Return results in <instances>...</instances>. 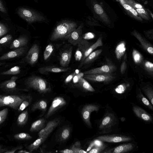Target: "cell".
Listing matches in <instances>:
<instances>
[{
  "label": "cell",
  "mask_w": 153,
  "mask_h": 153,
  "mask_svg": "<svg viewBox=\"0 0 153 153\" xmlns=\"http://www.w3.org/2000/svg\"><path fill=\"white\" fill-rule=\"evenodd\" d=\"M77 27V23L73 20L69 19L62 20L55 26L50 39L52 41H54L65 38Z\"/></svg>",
  "instance_id": "1"
},
{
  "label": "cell",
  "mask_w": 153,
  "mask_h": 153,
  "mask_svg": "<svg viewBox=\"0 0 153 153\" xmlns=\"http://www.w3.org/2000/svg\"><path fill=\"white\" fill-rule=\"evenodd\" d=\"M18 14L28 24L44 22L47 20L46 17L37 10L26 7L19 8L17 10Z\"/></svg>",
  "instance_id": "2"
},
{
  "label": "cell",
  "mask_w": 153,
  "mask_h": 153,
  "mask_svg": "<svg viewBox=\"0 0 153 153\" xmlns=\"http://www.w3.org/2000/svg\"><path fill=\"white\" fill-rule=\"evenodd\" d=\"M26 84L29 88L35 90L40 93H47L51 91L46 80L39 76H33L30 77L27 80Z\"/></svg>",
  "instance_id": "3"
},
{
  "label": "cell",
  "mask_w": 153,
  "mask_h": 153,
  "mask_svg": "<svg viewBox=\"0 0 153 153\" xmlns=\"http://www.w3.org/2000/svg\"><path fill=\"white\" fill-rule=\"evenodd\" d=\"M26 97L17 95H4L0 94V108L8 106L14 110H17Z\"/></svg>",
  "instance_id": "4"
},
{
  "label": "cell",
  "mask_w": 153,
  "mask_h": 153,
  "mask_svg": "<svg viewBox=\"0 0 153 153\" xmlns=\"http://www.w3.org/2000/svg\"><path fill=\"white\" fill-rule=\"evenodd\" d=\"M115 117L113 114L107 113L104 116L99 125V129L102 133L111 132L112 127L116 122Z\"/></svg>",
  "instance_id": "5"
},
{
  "label": "cell",
  "mask_w": 153,
  "mask_h": 153,
  "mask_svg": "<svg viewBox=\"0 0 153 153\" xmlns=\"http://www.w3.org/2000/svg\"><path fill=\"white\" fill-rule=\"evenodd\" d=\"M84 24L82 23L71 33L66 36L65 38L67 39L68 42L74 45H76L83 39L82 29Z\"/></svg>",
  "instance_id": "6"
},
{
  "label": "cell",
  "mask_w": 153,
  "mask_h": 153,
  "mask_svg": "<svg viewBox=\"0 0 153 153\" xmlns=\"http://www.w3.org/2000/svg\"><path fill=\"white\" fill-rule=\"evenodd\" d=\"M99 106L97 105L89 104L85 105L83 108L81 114L82 119L86 124L90 127H91L90 120V115L94 111L97 112L99 110Z\"/></svg>",
  "instance_id": "7"
},
{
  "label": "cell",
  "mask_w": 153,
  "mask_h": 153,
  "mask_svg": "<svg viewBox=\"0 0 153 153\" xmlns=\"http://www.w3.org/2000/svg\"><path fill=\"white\" fill-rule=\"evenodd\" d=\"M83 77L90 81L105 82H110L115 78L111 74H85Z\"/></svg>",
  "instance_id": "8"
},
{
  "label": "cell",
  "mask_w": 153,
  "mask_h": 153,
  "mask_svg": "<svg viewBox=\"0 0 153 153\" xmlns=\"http://www.w3.org/2000/svg\"><path fill=\"white\" fill-rule=\"evenodd\" d=\"M116 69V66L112 65H105L102 66L92 69L83 72L84 74H111Z\"/></svg>",
  "instance_id": "9"
},
{
  "label": "cell",
  "mask_w": 153,
  "mask_h": 153,
  "mask_svg": "<svg viewBox=\"0 0 153 153\" xmlns=\"http://www.w3.org/2000/svg\"><path fill=\"white\" fill-rule=\"evenodd\" d=\"M97 139L102 142L109 143H118L128 141L131 140V138L125 136L117 135H106L99 136Z\"/></svg>",
  "instance_id": "10"
},
{
  "label": "cell",
  "mask_w": 153,
  "mask_h": 153,
  "mask_svg": "<svg viewBox=\"0 0 153 153\" xmlns=\"http://www.w3.org/2000/svg\"><path fill=\"white\" fill-rule=\"evenodd\" d=\"M133 7L142 19L146 20L150 19V16L146 9L141 4L134 0H124Z\"/></svg>",
  "instance_id": "11"
},
{
  "label": "cell",
  "mask_w": 153,
  "mask_h": 153,
  "mask_svg": "<svg viewBox=\"0 0 153 153\" xmlns=\"http://www.w3.org/2000/svg\"><path fill=\"white\" fill-rule=\"evenodd\" d=\"M86 40L83 39L77 44V48L75 52L74 57L76 61L82 60L85 51L91 45Z\"/></svg>",
  "instance_id": "12"
},
{
  "label": "cell",
  "mask_w": 153,
  "mask_h": 153,
  "mask_svg": "<svg viewBox=\"0 0 153 153\" xmlns=\"http://www.w3.org/2000/svg\"><path fill=\"white\" fill-rule=\"evenodd\" d=\"M132 35L135 37L140 42L143 48L149 54L152 55L153 48L152 45L137 31L134 30L131 32Z\"/></svg>",
  "instance_id": "13"
},
{
  "label": "cell",
  "mask_w": 153,
  "mask_h": 153,
  "mask_svg": "<svg viewBox=\"0 0 153 153\" xmlns=\"http://www.w3.org/2000/svg\"><path fill=\"white\" fill-rule=\"evenodd\" d=\"M66 104V101L62 97H58L55 98L46 114V117L48 118L51 115L57 110L64 106Z\"/></svg>",
  "instance_id": "14"
},
{
  "label": "cell",
  "mask_w": 153,
  "mask_h": 153,
  "mask_svg": "<svg viewBox=\"0 0 153 153\" xmlns=\"http://www.w3.org/2000/svg\"><path fill=\"white\" fill-rule=\"evenodd\" d=\"M39 55L38 45L35 44L32 45L28 51L26 56V60L28 63L33 65L37 61Z\"/></svg>",
  "instance_id": "15"
},
{
  "label": "cell",
  "mask_w": 153,
  "mask_h": 153,
  "mask_svg": "<svg viewBox=\"0 0 153 153\" xmlns=\"http://www.w3.org/2000/svg\"><path fill=\"white\" fill-rule=\"evenodd\" d=\"M59 122L58 119H54L49 121L46 126L40 130L38 133L39 137H48Z\"/></svg>",
  "instance_id": "16"
},
{
  "label": "cell",
  "mask_w": 153,
  "mask_h": 153,
  "mask_svg": "<svg viewBox=\"0 0 153 153\" xmlns=\"http://www.w3.org/2000/svg\"><path fill=\"white\" fill-rule=\"evenodd\" d=\"M124 8L127 13L131 17L140 21H143L142 19L139 15L136 10L124 0H116Z\"/></svg>",
  "instance_id": "17"
},
{
  "label": "cell",
  "mask_w": 153,
  "mask_h": 153,
  "mask_svg": "<svg viewBox=\"0 0 153 153\" xmlns=\"http://www.w3.org/2000/svg\"><path fill=\"white\" fill-rule=\"evenodd\" d=\"M133 111L135 115L140 119L146 122H151L152 121V116L141 108L134 105Z\"/></svg>",
  "instance_id": "18"
},
{
  "label": "cell",
  "mask_w": 153,
  "mask_h": 153,
  "mask_svg": "<svg viewBox=\"0 0 153 153\" xmlns=\"http://www.w3.org/2000/svg\"><path fill=\"white\" fill-rule=\"evenodd\" d=\"M92 7L94 12L104 23L107 24H110V21L109 17L101 5L97 3H93Z\"/></svg>",
  "instance_id": "19"
},
{
  "label": "cell",
  "mask_w": 153,
  "mask_h": 153,
  "mask_svg": "<svg viewBox=\"0 0 153 153\" xmlns=\"http://www.w3.org/2000/svg\"><path fill=\"white\" fill-rule=\"evenodd\" d=\"M72 48L64 51L60 55L59 62L60 65L63 67H66L68 65L71 60Z\"/></svg>",
  "instance_id": "20"
},
{
  "label": "cell",
  "mask_w": 153,
  "mask_h": 153,
  "mask_svg": "<svg viewBox=\"0 0 153 153\" xmlns=\"http://www.w3.org/2000/svg\"><path fill=\"white\" fill-rule=\"evenodd\" d=\"M24 51V48L23 47L16 49L1 56L0 57V60L8 59L19 56L23 54Z\"/></svg>",
  "instance_id": "21"
},
{
  "label": "cell",
  "mask_w": 153,
  "mask_h": 153,
  "mask_svg": "<svg viewBox=\"0 0 153 153\" xmlns=\"http://www.w3.org/2000/svg\"><path fill=\"white\" fill-rule=\"evenodd\" d=\"M103 45L102 36L100 35L97 41L93 44L91 45L85 51L81 62L95 49L97 47Z\"/></svg>",
  "instance_id": "22"
},
{
  "label": "cell",
  "mask_w": 153,
  "mask_h": 153,
  "mask_svg": "<svg viewBox=\"0 0 153 153\" xmlns=\"http://www.w3.org/2000/svg\"><path fill=\"white\" fill-rule=\"evenodd\" d=\"M70 69V68H64L54 67H45L40 68L39 71L41 74H45L48 72L55 73L67 71Z\"/></svg>",
  "instance_id": "23"
},
{
  "label": "cell",
  "mask_w": 153,
  "mask_h": 153,
  "mask_svg": "<svg viewBox=\"0 0 153 153\" xmlns=\"http://www.w3.org/2000/svg\"><path fill=\"white\" fill-rule=\"evenodd\" d=\"M126 50V43L125 41H121L118 44L115 50L116 56L117 59H121L125 54Z\"/></svg>",
  "instance_id": "24"
},
{
  "label": "cell",
  "mask_w": 153,
  "mask_h": 153,
  "mask_svg": "<svg viewBox=\"0 0 153 153\" xmlns=\"http://www.w3.org/2000/svg\"><path fill=\"white\" fill-rule=\"evenodd\" d=\"M28 42V39L26 37L21 36L12 42L10 48L13 49L22 47L26 45Z\"/></svg>",
  "instance_id": "25"
},
{
  "label": "cell",
  "mask_w": 153,
  "mask_h": 153,
  "mask_svg": "<svg viewBox=\"0 0 153 153\" xmlns=\"http://www.w3.org/2000/svg\"><path fill=\"white\" fill-rule=\"evenodd\" d=\"M136 97L139 102L144 105L152 110L153 107L150 101L143 95L140 90H139L136 94Z\"/></svg>",
  "instance_id": "26"
},
{
  "label": "cell",
  "mask_w": 153,
  "mask_h": 153,
  "mask_svg": "<svg viewBox=\"0 0 153 153\" xmlns=\"http://www.w3.org/2000/svg\"><path fill=\"white\" fill-rule=\"evenodd\" d=\"M133 146L131 143L124 144L115 147L112 152L113 153H123L132 150Z\"/></svg>",
  "instance_id": "27"
},
{
  "label": "cell",
  "mask_w": 153,
  "mask_h": 153,
  "mask_svg": "<svg viewBox=\"0 0 153 153\" xmlns=\"http://www.w3.org/2000/svg\"><path fill=\"white\" fill-rule=\"evenodd\" d=\"M48 137L44 136L39 138L33 143L27 147V149L31 152L38 149L45 141Z\"/></svg>",
  "instance_id": "28"
},
{
  "label": "cell",
  "mask_w": 153,
  "mask_h": 153,
  "mask_svg": "<svg viewBox=\"0 0 153 153\" xmlns=\"http://www.w3.org/2000/svg\"><path fill=\"white\" fill-rule=\"evenodd\" d=\"M102 50L101 49L93 51L89 54L81 62L80 67H81L83 65L92 62L93 60L96 58L102 52Z\"/></svg>",
  "instance_id": "29"
},
{
  "label": "cell",
  "mask_w": 153,
  "mask_h": 153,
  "mask_svg": "<svg viewBox=\"0 0 153 153\" xmlns=\"http://www.w3.org/2000/svg\"><path fill=\"white\" fill-rule=\"evenodd\" d=\"M45 120L44 119H39L33 122L31 125L30 131L34 132L40 130L43 128Z\"/></svg>",
  "instance_id": "30"
},
{
  "label": "cell",
  "mask_w": 153,
  "mask_h": 153,
  "mask_svg": "<svg viewBox=\"0 0 153 153\" xmlns=\"http://www.w3.org/2000/svg\"><path fill=\"white\" fill-rule=\"evenodd\" d=\"M77 83L79 86L85 91L91 92L95 91L91 85L83 77L81 78Z\"/></svg>",
  "instance_id": "31"
},
{
  "label": "cell",
  "mask_w": 153,
  "mask_h": 153,
  "mask_svg": "<svg viewBox=\"0 0 153 153\" xmlns=\"http://www.w3.org/2000/svg\"><path fill=\"white\" fill-rule=\"evenodd\" d=\"M47 106V104L44 100L38 101L35 102L32 106L31 110L34 111L37 109H39L43 111L46 110Z\"/></svg>",
  "instance_id": "32"
},
{
  "label": "cell",
  "mask_w": 153,
  "mask_h": 153,
  "mask_svg": "<svg viewBox=\"0 0 153 153\" xmlns=\"http://www.w3.org/2000/svg\"><path fill=\"white\" fill-rule=\"evenodd\" d=\"M28 112L27 110L22 112L18 116L17 120V124L19 126L25 125L28 120Z\"/></svg>",
  "instance_id": "33"
},
{
  "label": "cell",
  "mask_w": 153,
  "mask_h": 153,
  "mask_svg": "<svg viewBox=\"0 0 153 153\" xmlns=\"http://www.w3.org/2000/svg\"><path fill=\"white\" fill-rule=\"evenodd\" d=\"M17 78V77L16 76L12 77L10 79L2 84L1 87L9 89L14 90L16 86V81Z\"/></svg>",
  "instance_id": "34"
},
{
  "label": "cell",
  "mask_w": 153,
  "mask_h": 153,
  "mask_svg": "<svg viewBox=\"0 0 153 153\" xmlns=\"http://www.w3.org/2000/svg\"><path fill=\"white\" fill-rule=\"evenodd\" d=\"M132 56L134 63L137 64L141 63L143 60V57L142 54L137 50L134 49L132 51Z\"/></svg>",
  "instance_id": "35"
},
{
  "label": "cell",
  "mask_w": 153,
  "mask_h": 153,
  "mask_svg": "<svg viewBox=\"0 0 153 153\" xmlns=\"http://www.w3.org/2000/svg\"><path fill=\"white\" fill-rule=\"evenodd\" d=\"M142 90L147 97L152 105H153V90L150 86H147L143 87Z\"/></svg>",
  "instance_id": "36"
},
{
  "label": "cell",
  "mask_w": 153,
  "mask_h": 153,
  "mask_svg": "<svg viewBox=\"0 0 153 153\" xmlns=\"http://www.w3.org/2000/svg\"><path fill=\"white\" fill-rule=\"evenodd\" d=\"M31 98L30 96H26L25 99L20 104L18 109L19 112H21L23 111L28 106L30 103Z\"/></svg>",
  "instance_id": "37"
},
{
  "label": "cell",
  "mask_w": 153,
  "mask_h": 153,
  "mask_svg": "<svg viewBox=\"0 0 153 153\" xmlns=\"http://www.w3.org/2000/svg\"><path fill=\"white\" fill-rule=\"evenodd\" d=\"M14 139L19 140H29L32 138V137L28 133L22 132L15 134L13 136Z\"/></svg>",
  "instance_id": "38"
},
{
  "label": "cell",
  "mask_w": 153,
  "mask_h": 153,
  "mask_svg": "<svg viewBox=\"0 0 153 153\" xmlns=\"http://www.w3.org/2000/svg\"><path fill=\"white\" fill-rule=\"evenodd\" d=\"M73 152V153H86V151L82 149L81 143L79 141H77L73 144L70 148Z\"/></svg>",
  "instance_id": "39"
},
{
  "label": "cell",
  "mask_w": 153,
  "mask_h": 153,
  "mask_svg": "<svg viewBox=\"0 0 153 153\" xmlns=\"http://www.w3.org/2000/svg\"><path fill=\"white\" fill-rule=\"evenodd\" d=\"M54 49V47L52 44H49L46 47L43 54L44 60L45 61L50 57Z\"/></svg>",
  "instance_id": "40"
},
{
  "label": "cell",
  "mask_w": 153,
  "mask_h": 153,
  "mask_svg": "<svg viewBox=\"0 0 153 153\" xmlns=\"http://www.w3.org/2000/svg\"><path fill=\"white\" fill-rule=\"evenodd\" d=\"M129 84L123 83L118 85L115 89L116 93L118 94H122L124 93L129 87Z\"/></svg>",
  "instance_id": "41"
},
{
  "label": "cell",
  "mask_w": 153,
  "mask_h": 153,
  "mask_svg": "<svg viewBox=\"0 0 153 153\" xmlns=\"http://www.w3.org/2000/svg\"><path fill=\"white\" fill-rule=\"evenodd\" d=\"M20 68L18 66H15L9 70L2 72L1 73L2 75H15L20 73Z\"/></svg>",
  "instance_id": "42"
},
{
  "label": "cell",
  "mask_w": 153,
  "mask_h": 153,
  "mask_svg": "<svg viewBox=\"0 0 153 153\" xmlns=\"http://www.w3.org/2000/svg\"><path fill=\"white\" fill-rule=\"evenodd\" d=\"M145 69L150 74L152 75L153 73V63L149 61H145L143 63Z\"/></svg>",
  "instance_id": "43"
},
{
  "label": "cell",
  "mask_w": 153,
  "mask_h": 153,
  "mask_svg": "<svg viewBox=\"0 0 153 153\" xmlns=\"http://www.w3.org/2000/svg\"><path fill=\"white\" fill-rule=\"evenodd\" d=\"M70 131L68 128H64L60 134V137L61 140H64L67 139L69 137Z\"/></svg>",
  "instance_id": "44"
},
{
  "label": "cell",
  "mask_w": 153,
  "mask_h": 153,
  "mask_svg": "<svg viewBox=\"0 0 153 153\" xmlns=\"http://www.w3.org/2000/svg\"><path fill=\"white\" fill-rule=\"evenodd\" d=\"M105 148L104 144L100 146L95 145L89 151V153H99L101 152Z\"/></svg>",
  "instance_id": "45"
},
{
  "label": "cell",
  "mask_w": 153,
  "mask_h": 153,
  "mask_svg": "<svg viewBox=\"0 0 153 153\" xmlns=\"http://www.w3.org/2000/svg\"><path fill=\"white\" fill-rule=\"evenodd\" d=\"M8 108H6L0 111V125L6 119L8 114Z\"/></svg>",
  "instance_id": "46"
},
{
  "label": "cell",
  "mask_w": 153,
  "mask_h": 153,
  "mask_svg": "<svg viewBox=\"0 0 153 153\" xmlns=\"http://www.w3.org/2000/svg\"><path fill=\"white\" fill-rule=\"evenodd\" d=\"M88 20L87 22V24L92 26H102L100 25L98 21L91 17H88Z\"/></svg>",
  "instance_id": "47"
},
{
  "label": "cell",
  "mask_w": 153,
  "mask_h": 153,
  "mask_svg": "<svg viewBox=\"0 0 153 153\" xmlns=\"http://www.w3.org/2000/svg\"><path fill=\"white\" fill-rule=\"evenodd\" d=\"M8 30V28L5 25L0 22V37L6 34Z\"/></svg>",
  "instance_id": "48"
},
{
  "label": "cell",
  "mask_w": 153,
  "mask_h": 153,
  "mask_svg": "<svg viewBox=\"0 0 153 153\" xmlns=\"http://www.w3.org/2000/svg\"><path fill=\"white\" fill-rule=\"evenodd\" d=\"M126 54L124 56L123 60L122 63L120 67V72L121 74H123L125 72L126 68Z\"/></svg>",
  "instance_id": "49"
},
{
  "label": "cell",
  "mask_w": 153,
  "mask_h": 153,
  "mask_svg": "<svg viewBox=\"0 0 153 153\" xmlns=\"http://www.w3.org/2000/svg\"><path fill=\"white\" fill-rule=\"evenodd\" d=\"M84 75L83 73L80 72L76 74L72 80L74 83H77L80 78L83 77Z\"/></svg>",
  "instance_id": "50"
},
{
  "label": "cell",
  "mask_w": 153,
  "mask_h": 153,
  "mask_svg": "<svg viewBox=\"0 0 153 153\" xmlns=\"http://www.w3.org/2000/svg\"><path fill=\"white\" fill-rule=\"evenodd\" d=\"M79 71L76 70L74 72L68 76L65 80V82L66 83L70 82L72 80L74 76L76 74L79 73Z\"/></svg>",
  "instance_id": "51"
},
{
  "label": "cell",
  "mask_w": 153,
  "mask_h": 153,
  "mask_svg": "<svg viewBox=\"0 0 153 153\" xmlns=\"http://www.w3.org/2000/svg\"><path fill=\"white\" fill-rule=\"evenodd\" d=\"M12 39V36L10 34H7L0 40V44H3L11 40Z\"/></svg>",
  "instance_id": "52"
},
{
  "label": "cell",
  "mask_w": 153,
  "mask_h": 153,
  "mask_svg": "<svg viewBox=\"0 0 153 153\" xmlns=\"http://www.w3.org/2000/svg\"><path fill=\"white\" fill-rule=\"evenodd\" d=\"M144 33L146 37L150 40L153 39V29L144 31Z\"/></svg>",
  "instance_id": "53"
},
{
  "label": "cell",
  "mask_w": 153,
  "mask_h": 153,
  "mask_svg": "<svg viewBox=\"0 0 153 153\" xmlns=\"http://www.w3.org/2000/svg\"><path fill=\"white\" fill-rule=\"evenodd\" d=\"M83 38L85 39H93L95 37V34L91 33H88L83 35Z\"/></svg>",
  "instance_id": "54"
},
{
  "label": "cell",
  "mask_w": 153,
  "mask_h": 153,
  "mask_svg": "<svg viewBox=\"0 0 153 153\" xmlns=\"http://www.w3.org/2000/svg\"><path fill=\"white\" fill-rule=\"evenodd\" d=\"M22 148L23 146H19L16 147L10 150H7L4 152V153H13L15 152L16 150L21 149Z\"/></svg>",
  "instance_id": "55"
},
{
  "label": "cell",
  "mask_w": 153,
  "mask_h": 153,
  "mask_svg": "<svg viewBox=\"0 0 153 153\" xmlns=\"http://www.w3.org/2000/svg\"><path fill=\"white\" fill-rule=\"evenodd\" d=\"M0 11L4 13H7L6 9L1 0H0Z\"/></svg>",
  "instance_id": "56"
},
{
  "label": "cell",
  "mask_w": 153,
  "mask_h": 153,
  "mask_svg": "<svg viewBox=\"0 0 153 153\" xmlns=\"http://www.w3.org/2000/svg\"><path fill=\"white\" fill-rule=\"evenodd\" d=\"M59 152L62 153H73V151L70 149L60 150Z\"/></svg>",
  "instance_id": "57"
},
{
  "label": "cell",
  "mask_w": 153,
  "mask_h": 153,
  "mask_svg": "<svg viewBox=\"0 0 153 153\" xmlns=\"http://www.w3.org/2000/svg\"><path fill=\"white\" fill-rule=\"evenodd\" d=\"M94 141L92 142L90 144L88 147L86 152H87L89 151L94 146Z\"/></svg>",
  "instance_id": "58"
},
{
  "label": "cell",
  "mask_w": 153,
  "mask_h": 153,
  "mask_svg": "<svg viewBox=\"0 0 153 153\" xmlns=\"http://www.w3.org/2000/svg\"><path fill=\"white\" fill-rule=\"evenodd\" d=\"M7 150V149L5 148H3V146L0 145V153H4V152Z\"/></svg>",
  "instance_id": "59"
},
{
  "label": "cell",
  "mask_w": 153,
  "mask_h": 153,
  "mask_svg": "<svg viewBox=\"0 0 153 153\" xmlns=\"http://www.w3.org/2000/svg\"><path fill=\"white\" fill-rule=\"evenodd\" d=\"M146 10L149 15L150 16L152 19H153V15L152 12L148 9H146Z\"/></svg>",
  "instance_id": "60"
},
{
  "label": "cell",
  "mask_w": 153,
  "mask_h": 153,
  "mask_svg": "<svg viewBox=\"0 0 153 153\" xmlns=\"http://www.w3.org/2000/svg\"><path fill=\"white\" fill-rule=\"evenodd\" d=\"M17 152L19 153H30L31 152H29L25 150H22L19 151Z\"/></svg>",
  "instance_id": "61"
},
{
  "label": "cell",
  "mask_w": 153,
  "mask_h": 153,
  "mask_svg": "<svg viewBox=\"0 0 153 153\" xmlns=\"http://www.w3.org/2000/svg\"><path fill=\"white\" fill-rule=\"evenodd\" d=\"M142 1H145V2H146V0H142Z\"/></svg>",
  "instance_id": "62"
},
{
  "label": "cell",
  "mask_w": 153,
  "mask_h": 153,
  "mask_svg": "<svg viewBox=\"0 0 153 153\" xmlns=\"http://www.w3.org/2000/svg\"><path fill=\"white\" fill-rule=\"evenodd\" d=\"M34 0L36 1H37V0Z\"/></svg>",
  "instance_id": "63"
},
{
  "label": "cell",
  "mask_w": 153,
  "mask_h": 153,
  "mask_svg": "<svg viewBox=\"0 0 153 153\" xmlns=\"http://www.w3.org/2000/svg\"><path fill=\"white\" fill-rule=\"evenodd\" d=\"M137 0L139 1V0Z\"/></svg>",
  "instance_id": "64"
}]
</instances>
